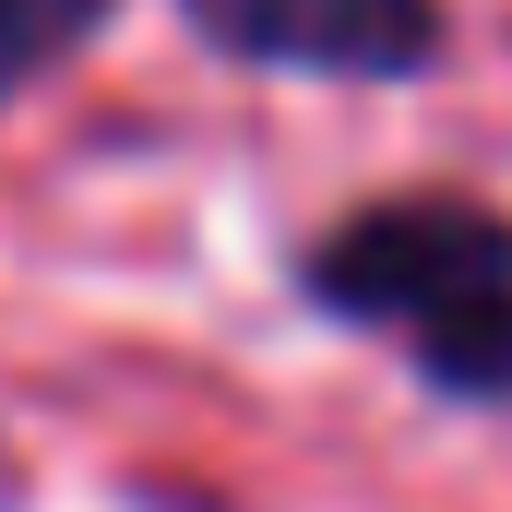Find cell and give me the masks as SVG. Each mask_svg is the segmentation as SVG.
<instances>
[{
    "mask_svg": "<svg viewBox=\"0 0 512 512\" xmlns=\"http://www.w3.org/2000/svg\"><path fill=\"white\" fill-rule=\"evenodd\" d=\"M322 310L393 334L429 382L512 393V227L477 203H382L310 251Z\"/></svg>",
    "mask_w": 512,
    "mask_h": 512,
    "instance_id": "obj_1",
    "label": "cell"
},
{
    "mask_svg": "<svg viewBox=\"0 0 512 512\" xmlns=\"http://www.w3.org/2000/svg\"><path fill=\"white\" fill-rule=\"evenodd\" d=\"M203 36H227L239 60H286V72H346V84H393L429 60L441 12L429 0H191Z\"/></svg>",
    "mask_w": 512,
    "mask_h": 512,
    "instance_id": "obj_2",
    "label": "cell"
},
{
    "mask_svg": "<svg viewBox=\"0 0 512 512\" xmlns=\"http://www.w3.org/2000/svg\"><path fill=\"white\" fill-rule=\"evenodd\" d=\"M108 24V0H0V96L12 84H36L60 48H84Z\"/></svg>",
    "mask_w": 512,
    "mask_h": 512,
    "instance_id": "obj_3",
    "label": "cell"
}]
</instances>
